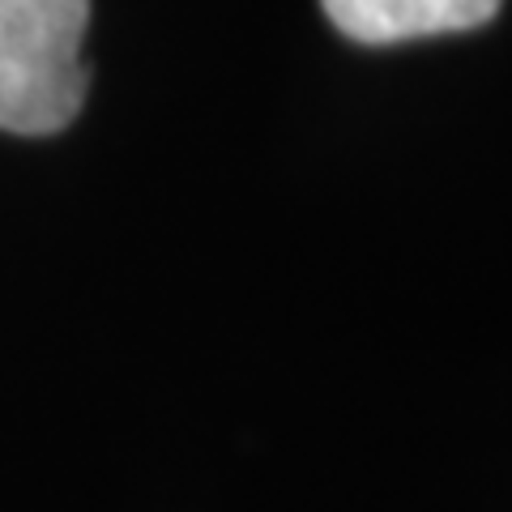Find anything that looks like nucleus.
<instances>
[{
	"label": "nucleus",
	"mask_w": 512,
	"mask_h": 512,
	"mask_svg": "<svg viewBox=\"0 0 512 512\" xmlns=\"http://www.w3.org/2000/svg\"><path fill=\"white\" fill-rule=\"evenodd\" d=\"M90 0H0V128L47 137L77 120L90 90L82 60Z\"/></svg>",
	"instance_id": "obj_1"
},
{
	"label": "nucleus",
	"mask_w": 512,
	"mask_h": 512,
	"mask_svg": "<svg viewBox=\"0 0 512 512\" xmlns=\"http://www.w3.org/2000/svg\"><path fill=\"white\" fill-rule=\"evenodd\" d=\"M325 18L355 43H406L474 30L500 13V0H320Z\"/></svg>",
	"instance_id": "obj_2"
}]
</instances>
